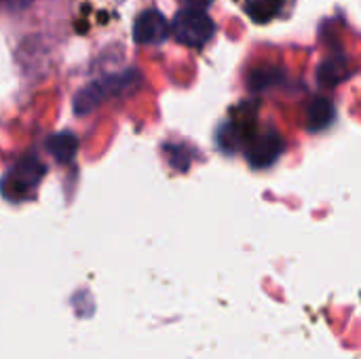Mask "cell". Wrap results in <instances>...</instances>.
I'll return each instance as SVG.
<instances>
[{
	"instance_id": "6da1fadb",
	"label": "cell",
	"mask_w": 361,
	"mask_h": 359,
	"mask_svg": "<svg viewBox=\"0 0 361 359\" xmlns=\"http://www.w3.org/2000/svg\"><path fill=\"white\" fill-rule=\"evenodd\" d=\"M137 85H140V74L135 70H127L123 74L99 78V80L91 83L89 87L80 89L74 95V112L76 114H89L102 102H108V99H114V97H123L129 91H133Z\"/></svg>"
},
{
	"instance_id": "7a4b0ae2",
	"label": "cell",
	"mask_w": 361,
	"mask_h": 359,
	"mask_svg": "<svg viewBox=\"0 0 361 359\" xmlns=\"http://www.w3.org/2000/svg\"><path fill=\"white\" fill-rule=\"evenodd\" d=\"M44 174L47 167L36 157H23L4 176L0 184V193L8 201H25L36 193Z\"/></svg>"
},
{
	"instance_id": "3957f363",
	"label": "cell",
	"mask_w": 361,
	"mask_h": 359,
	"mask_svg": "<svg viewBox=\"0 0 361 359\" xmlns=\"http://www.w3.org/2000/svg\"><path fill=\"white\" fill-rule=\"evenodd\" d=\"M169 30L180 44H186L190 49H201L212 40L216 32V23L205 11L186 6L176 13Z\"/></svg>"
},
{
	"instance_id": "277c9868",
	"label": "cell",
	"mask_w": 361,
	"mask_h": 359,
	"mask_svg": "<svg viewBox=\"0 0 361 359\" xmlns=\"http://www.w3.org/2000/svg\"><path fill=\"white\" fill-rule=\"evenodd\" d=\"M169 38V21L157 8H146L135 17L133 40L137 44H161Z\"/></svg>"
},
{
	"instance_id": "5b68a950",
	"label": "cell",
	"mask_w": 361,
	"mask_h": 359,
	"mask_svg": "<svg viewBox=\"0 0 361 359\" xmlns=\"http://www.w3.org/2000/svg\"><path fill=\"white\" fill-rule=\"evenodd\" d=\"M283 138L275 131H269L260 138H254L247 148V161L254 167H269L273 165L279 154L283 152Z\"/></svg>"
},
{
	"instance_id": "8992f818",
	"label": "cell",
	"mask_w": 361,
	"mask_h": 359,
	"mask_svg": "<svg viewBox=\"0 0 361 359\" xmlns=\"http://www.w3.org/2000/svg\"><path fill=\"white\" fill-rule=\"evenodd\" d=\"M336 116V110H334V104L328 99V97H313L307 106V127L309 131H324L326 127L332 125Z\"/></svg>"
},
{
	"instance_id": "52a82bcc",
	"label": "cell",
	"mask_w": 361,
	"mask_h": 359,
	"mask_svg": "<svg viewBox=\"0 0 361 359\" xmlns=\"http://www.w3.org/2000/svg\"><path fill=\"white\" fill-rule=\"evenodd\" d=\"M47 146H49V152L53 154V159L61 165L72 163L78 152V140L74 138V133H68V131L55 133Z\"/></svg>"
},
{
	"instance_id": "ba28073f",
	"label": "cell",
	"mask_w": 361,
	"mask_h": 359,
	"mask_svg": "<svg viewBox=\"0 0 361 359\" xmlns=\"http://www.w3.org/2000/svg\"><path fill=\"white\" fill-rule=\"evenodd\" d=\"M347 61L343 57H328L322 66H319V72H317V78L322 85L326 87H334L338 85L341 80L347 78Z\"/></svg>"
},
{
	"instance_id": "9c48e42d",
	"label": "cell",
	"mask_w": 361,
	"mask_h": 359,
	"mask_svg": "<svg viewBox=\"0 0 361 359\" xmlns=\"http://www.w3.org/2000/svg\"><path fill=\"white\" fill-rule=\"evenodd\" d=\"M281 4H283V0H245V2H243L247 15H250L254 21H258V23H260V21L273 19V17L279 13Z\"/></svg>"
},
{
	"instance_id": "30bf717a",
	"label": "cell",
	"mask_w": 361,
	"mask_h": 359,
	"mask_svg": "<svg viewBox=\"0 0 361 359\" xmlns=\"http://www.w3.org/2000/svg\"><path fill=\"white\" fill-rule=\"evenodd\" d=\"M273 80H277V72L271 70V68H260V70H254L252 76H250V85L252 89H267Z\"/></svg>"
},
{
	"instance_id": "8fae6325",
	"label": "cell",
	"mask_w": 361,
	"mask_h": 359,
	"mask_svg": "<svg viewBox=\"0 0 361 359\" xmlns=\"http://www.w3.org/2000/svg\"><path fill=\"white\" fill-rule=\"evenodd\" d=\"M8 8H25V6H30L34 0H2Z\"/></svg>"
},
{
	"instance_id": "7c38bea8",
	"label": "cell",
	"mask_w": 361,
	"mask_h": 359,
	"mask_svg": "<svg viewBox=\"0 0 361 359\" xmlns=\"http://www.w3.org/2000/svg\"><path fill=\"white\" fill-rule=\"evenodd\" d=\"M186 2V6H190V8H201V11H205L209 4H212V0H184Z\"/></svg>"
}]
</instances>
